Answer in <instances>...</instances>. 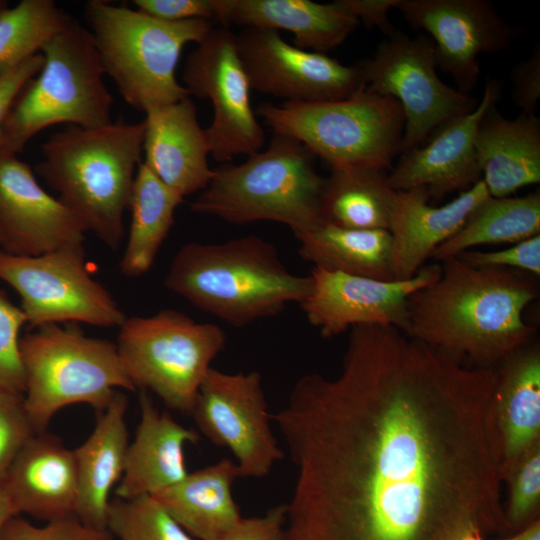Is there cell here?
<instances>
[{"instance_id": "74e56055", "label": "cell", "mask_w": 540, "mask_h": 540, "mask_svg": "<svg viewBox=\"0 0 540 540\" xmlns=\"http://www.w3.org/2000/svg\"><path fill=\"white\" fill-rule=\"evenodd\" d=\"M1 540H114V536L107 529L85 525L75 515L47 522L42 527L16 516L5 526Z\"/></svg>"}, {"instance_id": "ee69618b", "label": "cell", "mask_w": 540, "mask_h": 540, "mask_svg": "<svg viewBox=\"0 0 540 540\" xmlns=\"http://www.w3.org/2000/svg\"><path fill=\"white\" fill-rule=\"evenodd\" d=\"M400 0H344L346 6L367 28H378L387 37L394 33L388 19L391 9H396Z\"/></svg>"}, {"instance_id": "4fadbf2b", "label": "cell", "mask_w": 540, "mask_h": 540, "mask_svg": "<svg viewBox=\"0 0 540 540\" xmlns=\"http://www.w3.org/2000/svg\"><path fill=\"white\" fill-rule=\"evenodd\" d=\"M183 82L189 96L212 104L205 134L216 161L229 162L263 148L265 133L251 106L249 78L229 27L212 28L197 44L185 61Z\"/></svg>"}, {"instance_id": "6da1fadb", "label": "cell", "mask_w": 540, "mask_h": 540, "mask_svg": "<svg viewBox=\"0 0 540 540\" xmlns=\"http://www.w3.org/2000/svg\"><path fill=\"white\" fill-rule=\"evenodd\" d=\"M495 367L393 326L350 329L340 373L271 414L296 468L285 540H459L506 532L488 408Z\"/></svg>"}, {"instance_id": "1f68e13d", "label": "cell", "mask_w": 540, "mask_h": 540, "mask_svg": "<svg viewBox=\"0 0 540 540\" xmlns=\"http://www.w3.org/2000/svg\"><path fill=\"white\" fill-rule=\"evenodd\" d=\"M540 234L539 191L520 197L489 196L432 254L438 262L480 245L515 244Z\"/></svg>"}, {"instance_id": "836d02e7", "label": "cell", "mask_w": 540, "mask_h": 540, "mask_svg": "<svg viewBox=\"0 0 540 540\" xmlns=\"http://www.w3.org/2000/svg\"><path fill=\"white\" fill-rule=\"evenodd\" d=\"M107 530L119 540H193L151 495L112 499Z\"/></svg>"}, {"instance_id": "e575fe53", "label": "cell", "mask_w": 540, "mask_h": 540, "mask_svg": "<svg viewBox=\"0 0 540 540\" xmlns=\"http://www.w3.org/2000/svg\"><path fill=\"white\" fill-rule=\"evenodd\" d=\"M503 482L508 486L504 510L508 531L519 532L538 519L540 507V444L516 463Z\"/></svg>"}, {"instance_id": "7bdbcfd3", "label": "cell", "mask_w": 540, "mask_h": 540, "mask_svg": "<svg viewBox=\"0 0 540 540\" xmlns=\"http://www.w3.org/2000/svg\"><path fill=\"white\" fill-rule=\"evenodd\" d=\"M42 53H37L17 65L0 72V150L3 125L19 92L41 69Z\"/></svg>"}, {"instance_id": "d6a6232c", "label": "cell", "mask_w": 540, "mask_h": 540, "mask_svg": "<svg viewBox=\"0 0 540 540\" xmlns=\"http://www.w3.org/2000/svg\"><path fill=\"white\" fill-rule=\"evenodd\" d=\"M70 16L52 0H22L0 13V72L40 53Z\"/></svg>"}, {"instance_id": "7a4b0ae2", "label": "cell", "mask_w": 540, "mask_h": 540, "mask_svg": "<svg viewBox=\"0 0 540 540\" xmlns=\"http://www.w3.org/2000/svg\"><path fill=\"white\" fill-rule=\"evenodd\" d=\"M439 263L440 277L408 297L406 336L478 368H493L534 340L524 311L539 296L536 277L459 257Z\"/></svg>"}, {"instance_id": "9c48e42d", "label": "cell", "mask_w": 540, "mask_h": 540, "mask_svg": "<svg viewBox=\"0 0 540 540\" xmlns=\"http://www.w3.org/2000/svg\"><path fill=\"white\" fill-rule=\"evenodd\" d=\"M24 403L37 431L66 406L86 403L103 410L116 389L136 390L116 343L88 337L77 327L47 324L20 337Z\"/></svg>"}, {"instance_id": "f546056e", "label": "cell", "mask_w": 540, "mask_h": 540, "mask_svg": "<svg viewBox=\"0 0 540 540\" xmlns=\"http://www.w3.org/2000/svg\"><path fill=\"white\" fill-rule=\"evenodd\" d=\"M325 177L322 221L361 230H388L395 190L386 170L374 167H335Z\"/></svg>"}, {"instance_id": "e0dca14e", "label": "cell", "mask_w": 540, "mask_h": 540, "mask_svg": "<svg viewBox=\"0 0 540 540\" xmlns=\"http://www.w3.org/2000/svg\"><path fill=\"white\" fill-rule=\"evenodd\" d=\"M396 9L413 30L430 35L437 66L464 94L477 84L478 56L504 50L514 36L513 28L486 0H400Z\"/></svg>"}, {"instance_id": "3957f363", "label": "cell", "mask_w": 540, "mask_h": 540, "mask_svg": "<svg viewBox=\"0 0 540 540\" xmlns=\"http://www.w3.org/2000/svg\"><path fill=\"white\" fill-rule=\"evenodd\" d=\"M311 274L291 273L273 244L256 235L189 242L175 254L164 285L234 327L281 313L310 293Z\"/></svg>"}, {"instance_id": "2e32d148", "label": "cell", "mask_w": 540, "mask_h": 540, "mask_svg": "<svg viewBox=\"0 0 540 540\" xmlns=\"http://www.w3.org/2000/svg\"><path fill=\"white\" fill-rule=\"evenodd\" d=\"M312 288L299 304L323 338L336 337L357 325L393 326L403 331L407 300L437 280L441 264L424 265L407 280H378L313 268Z\"/></svg>"}, {"instance_id": "f6af8a7d", "label": "cell", "mask_w": 540, "mask_h": 540, "mask_svg": "<svg viewBox=\"0 0 540 540\" xmlns=\"http://www.w3.org/2000/svg\"><path fill=\"white\" fill-rule=\"evenodd\" d=\"M19 512L14 505L11 497L6 491L2 482H0V540L2 533L7 523L14 517L18 516Z\"/></svg>"}, {"instance_id": "bcb514c9", "label": "cell", "mask_w": 540, "mask_h": 540, "mask_svg": "<svg viewBox=\"0 0 540 540\" xmlns=\"http://www.w3.org/2000/svg\"><path fill=\"white\" fill-rule=\"evenodd\" d=\"M515 540H540V521L536 519L517 532Z\"/></svg>"}, {"instance_id": "7c38bea8", "label": "cell", "mask_w": 540, "mask_h": 540, "mask_svg": "<svg viewBox=\"0 0 540 540\" xmlns=\"http://www.w3.org/2000/svg\"><path fill=\"white\" fill-rule=\"evenodd\" d=\"M366 88L395 99L405 124L400 153L419 146L447 120L474 110L476 98L445 84L436 72L432 40L394 31L374 55L358 63Z\"/></svg>"}, {"instance_id": "ac0fdd59", "label": "cell", "mask_w": 540, "mask_h": 540, "mask_svg": "<svg viewBox=\"0 0 540 540\" xmlns=\"http://www.w3.org/2000/svg\"><path fill=\"white\" fill-rule=\"evenodd\" d=\"M83 223L37 181L17 154L0 150V247L13 255L37 256L83 244Z\"/></svg>"}, {"instance_id": "f1b7e54d", "label": "cell", "mask_w": 540, "mask_h": 540, "mask_svg": "<svg viewBox=\"0 0 540 540\" xmlns=\"http://www.w3.org/2000/svg\"><path fill=\"white\" fill-rule=\"evenodd\" d=\"M300 256L330 272L394 280L392 241L388 230L349 229L322 222L294 235Z\"/></svg>"}, {"instance_id": "ba28073f", "label": "cell", "mask_w": 540, "mask_h": 540, "mask_svg": "<svg viewBox=\"0 0 540 540\" xmlns=\"http://www.w3.org/2000/svg\"><path fill=\"white\" fill-rule=\"evenodd\" d=\"M257 113L273 134L297 140L330 168L386 170L400 153L405 124L400 104L365 85L344 99L263 103Z\"/></svg>"}, {"instance_id": "ab89813d", "label": "cell", "mask_w": 540, "mask_h": 540, "mask_svg": "<svg viewBox=\"0 0 540 540\" xmlns=\"http://www.w3.org/2000/svg\"><path fill=\"white\" fill-rule=\"evenodd\" d=\"M287 503L270 508L263 516L241 518L217 540H285Z\"/></svg>"}, {"instance_id": "277c9868", "label": "cell", "mask_w": 540, "mask_h": 540, "mask_svg": "<svg viewBox=\"0 0 540 540\" xmlns=\"http://www.w3.org/2000/svg\"><path fill=\"white\" fill-rule=\"evenodd\" d=\"M145 123L111 122L97 128L66 125L42 145L35 173L106 246L117 250L124 235Z\"/></svg>"}, {"instance_id": "d590c367", "label": "cell", "mask_w": 540, "mask_h": 540, "mask_svg": "<svg viewBox=\"0 0 540 540\" xmlns=\"http://www.w3.org/2000/svg\"><path fill=\"white\" fill-rule=\"evenodd\" d=\"M26 324L20 307L0 289V390L24 394L25 374L19 350V333Z\"/></svg>"}, {"instance_id": "30bf717a", "label": "cell", "mask_w": 540, "mask_h": 540, "mask_svg": "<svg viewBox=\"0 0 540 540\" xmlns=\"http://www.w3.org/2000/svg\"><path fill=\"white\" fill-rule=\"evenodd\" d=\"M119 328L118 355L134 387L191 414L211 363L225 347L223 329L174 309L126 318Z\"/></svg>"}, {"instance_id": "d6986e66", "label": "cell", "mask_w": 540, "mask_h": 540, "mask_svg": "<svg viewBox=\"0 0 540 540\" xmlns=\"http://www.w3.org/2000/svg\"><path fill=\"white\" fill-rule=\"evenodd\" d=\"M501 89L499 80H487L474 110L442 123L419 146L403 153L388 174L392 189L424 187L430 198L441 199L480 181L482 174L474 143L476 130L484 113L499 100Z\"/></svg>"}, {"instance_id": "52a82bcc", "label": "cell", "mask_w": 540, "mask_h": 540, "mask_svg": "<svg viewBox=\"0 0 540 540\" xmlns=\"http://www.w3.org/2000/svg\"><path fill=\"white\" fill-rule=\"evenodd\" d=\"M40 52L43 65L10 109L1 150L19 154L36 134L52 125L97 128L112 122L113 98L89 29L69 17Z\"/></svg>"}, {"instance_id": "4316f807", "label": "cell", "mask_w": 540, "mask_h": 540, "mask_svg": "<svg viewBox=\"0 0 540 540\" xmlns=\"http://www.w3.org/2000/svg\"><path fill=\"white\" fill-rule=\"evenodd\" d=\"M477 162L491 197H508L522 187L540 182V120L520 113L502 116L491 106L475 135Z\"/></svg>"}, {"instance_id": "60d3db41", "label": "cell", "mask_w": 540, "mask_h": 540, "mask_svg": "<svg viewBox=\"0 0 540 540\" xmlns=\"http://www.w3.org/2000/svg\"><path fill=\"white\" fill-rule=\"evenodd\" d=\"M133 4L147 15L170 22L216 18L213 0H134Z\"/></svg>"}, {"instance_id": "f35d334b", "label": "cell", "mask_w": 540, "mask_h": 540, "mask_svg": "<svg viewBox=\"0 0 540 540\" xmlns=\"http://www.w3.org/2000/svg\"><path fill=\"white\" fill-rule=\"evenodd\" d=\"M460 259L475 267L513 269L540 276V234L496 251H465Z\"/></svg>"}, {"instance_id": "7dc6e473", "label": "cell", "mask_w": 540, "mask_h": 540, "mask_svg": "<svg viewBox=\"0 0 540 540\" xmlns=\"http://www.w3.org/2000/svg\"><path fill=\"white\" fill-rule=\"evenodd\" d=\"M459 540H484V538L481 532L471 531L463 535Z\"/></svg>"}, {"instance_id": "c3c4849f", "label": "cell", "mask_w": 540, "mask_h": 540, "mask_svg": "<svg viewBox=\"0 0 540 540\" xmlns=\"http://www.w3.org/2000/svg\"><path fill=\"white\" fill-rule=\"evenodd\" d=\"M8 8V2L4 0H0V13Z\"/></svg>"}, {"instance_id": "484cf974", "label": "cell", "mask_w": 540, "mask_h": 540, "mask_svg": "<svg viewBox=\"0 0 540 540\" xmlns=\"http://www.w3.org/2000/svg\"><path fill=\"white\" fill-rule=\"evenodd\" d=\"M127 404V396L116 391L108 405L97 411L93 432L72 450L78 485L74 515L95 529H107L110 492L124 472L129 446Z\"/></svg>"}, {"instance_id": "5bb4252c", "label": "cell", "mask_w": 540, "mask_h": 540, "mask_svg": "<svg viewBox=\"0 0 540 540\" xmlns=\"http://www.w3.org/2000/svg\"><path fill=\"white\" fill-rule=\"evenodd\" d=\"M190 415L198 432L234 455L240 477H265L284 458L257 371L226 373L211 367Z\"/></svg>"}, {"instance_id": "cb8c5ba5", "label": "cell", "mask_w": 540, "mask_h": 540, "mask_svg": "<svg viewBox=\"0 0 540 540\" xmlns=\"http://www.w3.org/2000/svg\"><path fill=\"white\" fill-rule=\"evenodd\" d=\"M139 406L140 421L115 489L121 499L153 495L182 481L189 473L184 447L201 439L195 429L179 424L167 411L160 412L147 391L140 390Z\"/></svg>"}, {"instance_id": "b9f144b4", "label": "cell", "mask_w": 540, "mask_h": 540, "mask_svg": "<svg viewBox=\"0 0 540 540\" xmlns=\"http://www.w3.org/2000/svg\"><path fill=\"white\" fill-rule=\"evenodd\" d=\"M512 100L524 114H535L540 100V46L512 70Z\"/></svg>"}, {"instance_id": "8fae6325", "label": "cell", "mask_w": 540, "mask_h": 540, "mask_svg": "<svg viewBox=\"0 0 540 540\" xmlns=\"http://www.w3.org/2000/svg\"><path fill=\"white\" fill-rule=\"evenodd\" d=\"M0 280L18 293L31 329L63 322L120 327L127 318L107 289L91 277L83 244L37 256L0 250Z\"/></svg>"}, {"instance_id": "603a6c76", "label": "cell", "mask_w": 540, "mask_h": 540, "mask_svg": "<svg viewBox=\"0 0 540 540\" xmlns=\"http://www.w3.org/2000/svg\"><path fill=\"white\" fill-rule=\"evenodd\" d=\"M1 482L19 514L46 522L74 515L78 485L73 451L54 435L35 434Z\"/></svg>"}, {"instance_id": "7402d4cb", "label": "cell", "mask_w": 540, "mask_h": 540, "mask_svg": "<svg viewBox=\"0 0 540 540\" xmlns=\"http://www.w3.org/2000/svg\"><path fill=\"white\" fill-rule=\"evenodd\" d=\"M145 165L183 198L210 182V148L194 102L187 96L145 112Z\"/></svg>"}, {"instance_id": "5b68a950", "label": "cell", "mask_w": 540, "mask_h": 540, "mask_svg": "<svg viewBox=\"0 0 540 540\" xmlns=\"http://www.w3.org/2000/svg\"><path fill=\"white\" fill-rule=\"evenodd\" d=\"M325 177L315 156L297 140L273 134L261 149L238 164H224L213 175L190 209L232 224L272 221L293 234L322 223L321 197Z\"/></svg>"}, {"instance_id": "44dd1931", "label": "cell", "mask_w": 540, "mask_h": 540, "mask_svg": "<svg viewBox=\"0 0 540 540\" xmlns=\"http://www.w3.org/2000/svg\"><path fill=\"white\" fill-rule=\"evenodd\" d=\"M489 196L482 179L439 207L429 204L430 195L424 187L396 191L388 228L393 279L415 276L436 248L452 237Z\"/></svg>"}, {"instance_id": "9a60e30c", "label": "cell", "mask_w": 540, "mask_h": 540, "mask_svg": "<svg viewBox=\"0 0 540 540\" xmlns=\"http://www.w3.org/2000/svg\"><path fill=\"white\" fill-rule=\"evenodd\" d=\"M236 42L251 89L284 102L340 100L365 85L358 63L347 66L324 53L298 48L278 31L243 28Z\"/></svg>"}, {"instance_id": "8d00e7d4", "label": "cell", "mask_w": 540, "mask_h": 540, "mask_svg": "<svg viewBox=\"0 0 540 540\" xmlns=\"http://www.w3.org/2000/svg\"><path fill=\"white\" fill-rule=\"evenodd\" d=\"M24 403V394L0 390V482L14 459L35 435Z\"/></svg>"}, {"instance_id": "ffe728a7", "label": "cell", "mask_w": 540, "mask_h": 540, "mask_svg": "<svg viewBox=\"0 0 540 540\" xmlns=\"http://www.w3.org/2000/svg\"><path fill=\"white\" fill-rule=\"evenodd\" d=\"M488 408L492 451L503 482L516 463L540 444V347L532 340L495 366Z\"/></svg>"}, {"instance_id": "4dcf8cb0", "label": "cell", "mask_w": 540, "mask_h": 540, "mask_svg": "<svg viewBox=\"0 0 540 540\" xmlns=\"http://www.w3.org/2000/svg\"><path fill=\"white\" fill-rule=\"evenodd\" d=\"M183 197L165 185L142 161L137 169L129 209L131 224L120 270L128 278L146 274L174 222Z\"/></svg>"}, {"instance_id": "83f0119b", "label": "cell", "mask_w": 540, "mask_h": 540, "mask_svg": "<svg viewBox=\"0 0 540 540\" xmlns=\"http://www.w3.org/2000/svg\"><path fill=\"white\" fill-rule=\"evenodd\" d=\"M238 477L237 464L223 458L151 496L190 536L217 540L242 518L232 493Z\"/></svg>"}, {"instance_id": "8992f818", "label": "cell", "mask_w": 540, "mask_h": 540, "mask_svg": "<svg viewBox=\"0 0 540 540\" xmlns=\"http://www.w3.org/2000/svg\"><path fill=\"white\" fill-rule=\"evenodd\" d=\"M85 15L104 72L127 104L145 113L189 96L177 64L183 48L213 28L209 20L170 22L102 0L88 1Z\"/></svg>"}, {"instance_id": "681fc988", "label": "cell", "mask_w": 540, "mask_h": 540, "mask_svg": "<svg viewBox=\"0 0 540 540\" xmlns=\"http://www.w3.org/2000/svg\"><path fill=\"white\" fill-rule=\"evenodd\" d=\"M506 540H515V539H514V537H513V538L506 539Z\"/></svg>"}, {"instance_id": "d4e9b609", "label": "cell", "mask_w": 540, "mask_h": 540, "mask_svg": "<svg viewBox=\"0 0 540 540\" xmlns=\"http://www.w3.org/2000/svg\"><path fill=\"white\" fill-rule=\"evenodd\" d=\"M213 2L216 18L223 26L289 31L296 47L324 54L342 44L360 23L344 0L326 4L310 0Z\"/></svg>"}]
</instances>
